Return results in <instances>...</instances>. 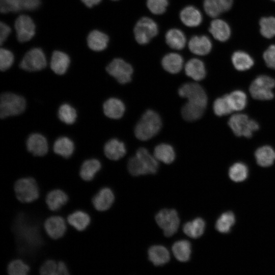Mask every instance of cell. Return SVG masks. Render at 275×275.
Returning <instances> with one entry per match:
<instances>
[{
    "label": "cell",
    "mask_w": 275,
    "mask_h": 275,
    "mask_svg": "<svg viewBox=\"0 0 275 275\" xmlns=\"http://www.w3.org/2000/svg\"><path fill=\"white\" fill-rule=\"evenodd\" d=\"M228 125L237 136L250 138L254 131L259 129L258 123L243 114H236L229 119Z\"/></svg>",
    "instance_id": "cell-6"
},
{
    "label": "cell",
    "mask_w": 275,
    "mask_h": 275,
    "mask_svg": "<svg viewBox=\"0 0 275 275\" xmlns=\"http://www.w3.org/2000/svg\"><path fill=\"white\" fill-rule=\"evenodd\" d=\"M274 87V79L267 75H261L253 81L249 90L253 98L260 100H268L273 98L272 89Z\"/></svg>",
    "instance_id": "cell-7"
},
{
    "label": "cell",
    "mask_w": 275,
    "mask_h": 275,
    "mask_svg": "<svg viewBox=\"0 0 275 275\" xmlns=\"http://www.w3.org/2000/svg\"><path fill=\"white\" fill-rule=\"evenodd\" d=\"M209 31L215 39L221 42L228 40L231 36L229 24L220 19H215L211 21Z\"/></svg>",
    "instance_id": "cell-21"
},
{
    "label": "cell",
    "mask_w": 275,
    "mask_h": 275,
    "mask_svg": "<svg viewBox=\"0 0 275 275\" xmlns=\"http://www.w3.org/2000/svg\"><path fill=\"white\" fill-rule=\"evenodd\" d=\"M179 17L182 23L189 28L199 26L203 20L201 12L191 5L184 7L180 12Z\"/></svg>",
    "instance_id": "cell-20"
},
{
    "label": "cell",
    "mask_w": 275,
    "mask_h": 275,
    "mask_svg": "<svg viewBox=\"0 0 275 275\" xmlns=\"http://www.w3.org/2000/svg\"><path fill=\"white\" fill-rule=\"evenodd\" d=\"M24 98L12 93H4L0 99V117L5 119L23 113L25 108Z\"/></svg>",
    "instance_id": "cell-4"
},
{
    "label": "cell",
    "mask_w": 275,
    "mask_h": 275,
    "mask_svg": "<svg viewBox=\"0 0 275 275\" xmlns=\"http://www.w3.org/2000/svg\"><path fill=\"white\" fill-rule=\"evenodd\" d=\"M228 96L233 111H240L245 107L247 97L243 91L236 90L228 94Z\"/></svg>",
    "instance_id": "cell-40"
},
{
    "label": "cell",
    "mask_w": 275,
    "mask_h": 275,
    "mask_svg": "<svg viewBox=\"0 0 275 275\" xmlns=\"http://www.w3.org/2000/svg\"><path fill=\"white\" fill-rule=\"evenodd\" d=\"M165 41L170 48L175 50H181L185 46L186 38L181 30L172 28L166 32Z\"/></svg>",
    "instance_id": "cell-27"
},
{
    "label": "cell",
    "mask_w": 275,
    "mask_h": 275,
    "mask_svg": "<svg viewBox=\"0 0 275 275\" xmlns=\"http://www.w3.org/2000/svg\"><path fill=\"white\" fill-rule=\"evenodd\" d=\"M271 1H273V2H275V0H271Z\"/></svg>",
    "instance_id": "cell-57"
},
{
    "label": "cell",
    "mask_w": 275,
    "mask_h": 275,
    "mask_svg": "<svg viewBox=\"0 0 275 275\" xmlns=\"http://www.w3.org/2000/svg\"><path fill=\"white\" fill-rule=\"evenodd\" d=\"M154 156L157 160L166 164H170L174 160L175 153L171 145L162 143L155 147Z\"/></svg>",
    "instance_id": "cell-34"
},
{
    "label": "cell",
    "mask_w": 275,
    "mask_h": 275,
    "mask_svg": "<svg viewBox=\"0 0 275 275\" xmlns=\"http://www.w3.org/2000/svg\"><path fill=\"white\" fill-rule=\"evenodd\" d=\"M148 254L149 260L155 266L164 265L170 259L169 252L163 246H152L149 249Z\"/></svg>",
    "instance_id": "cell-30"
},
{
    "label": "cell",
    "mask_w": 275,
    "mask_h": 275,
    "mask_svg": "<svg viewBox=\"0 0 275 275\" xmlns=\"http://www.w3.org/2000/svg\"><path fill=\"white\" fill-rule=\"evenodd\" d=\"M0 10L2 13L18 12L11 0H0Z\"/></svg>",
    "instance_id": "cell-49"
},
{
    "label": "cell",
    "mask_w": 275,
    "mask_h": 275,
    "mask_svg": "<svg viewBox=\"0 0 275 275\" xmlns=\"http://www.w3.org/2000/svg\"><path fill=\"white\" fill-rule=\"evenodd\" d=\"M161 63L166 71L172 74H176L183 68V59L177 53L170 52L164 56Z\"/></svg>",
    "instance_id": "cell-26"
},
{
    "label": "cell",
    "mask_w": 275,
    "mask_h": 275,
    "mask_svg": "<svg viewBox=\"0 0 275 275\" xmlns=\"http://www.w3.org/2000/svg\"><path fill=\"white\" fill-rule=\"evenodd\" d=\"M14 189L16 198L22 203L33 202L40 196L39 185L32 177L19 178L14 184Z\"/></svg>",
    "instance_id": "cell-3"
},
{
    "label": "cell",
    "mask_w": 275,
    "mask_h": 275,
    "mask_svg": "<svg viewBox=\"0 0 275 275\" xmlns=\"http://www.w3.org/2000/svg\"><path fill=\"white\" fill-rule=\"evenodd\" d=\"M39 275H58V261L52 259L44 261L39 268Z\"/></svg>",
    "instance_id": "cell-45"
},
{
    "label": "cell",
    "mask_w": 275,
    "mask_h": 275,
    "mask_svg": "<svg viewBox=\"0 0 275 275\" xmlns=\"http://www.w3.org/2000/svg\"><path fill=\"white\" fill-rule=\"evenodd\" d=\"M222 13L229 11L232 7L233 0H215Z\"/></svg>",
    "instance_id": "cell-52"
},
{
    "label": "cell",
    "mask_w": 275,
    "mask_h": 275,
    "mask_svg": "<svg viewBox=\"0 0 275 275\" xmlns=\"http://www.w3.org/2000/svg\"><path fill=\"white\" fill-rule=\"evenodd\" d=\"M133 34L136 42L142 45L149 43L158 33L156 22L148 17L139 19L133 28Z\"/></svg>",
    "instance_id": "cell-5"
},
{
    "label": "cell",
    "mask_w": 275,
    "mask_h": 275,
    "mask_svg": "<svg viewBox=\"0 0 275 275\" xmlns=\"http://www.w3.org/2000/svg\"><path fill=\"white\" fill-rule=\"evenodd\" d=\"M101 169L102 164L99 159L94 158L87 159L80 165L79 176L84 181H91Z\"/></svg>",
    "instance_id": "cell-19"
},
{
    "label": "cell",
    "mask_w": 275,
    "mask_h": 275,
    "mask_svg": "<svg viewBox=\"0 0 275 275\" xmlns=\"http://www.w3.org/2000/svg\"><path fill=\"white\" fill-rule=\"evenodd\" d=\"M126 150L124 144L116 139L109 140L104 147L105 156L112 160H118L126 154Z\"/></svg>",
    "instance_id": "cell-22"
},
{
    "label": "cell",
    "mask_w": 275,
    "mask_h": 275,
    "mask_svg": "<svg viewBox=\"0 0 275 275\" xmlns=\"http://www.w3.org/2000/svg\"><path fill=\"white\" fill-rule=\"evenodd\" d=\"M249 170L248 167L243 163L236 162L229 169V176L233 181L238 182L245 180L248 177Z\"/></svg>",
    "instance_id": "cell-39"
},
{
    "label": "cell",
    "mask_w": 275,
    "mask_h": 275,
    "mask_svg": "<svg viewBox=\"0 0 275 275\" xmlns=\"http://www.w3.org/2000/svg\"><path fill=\"white\" fill-rule=\"evenodd\" d=\"M11 28L6 23L1 22L0 23V44L2 45L6 40L10 33Z\"/></svg>",
    "instance_id": "cell-51"
},
{
    "label": "cell",
    "mask_w": 275,
    "mask_h": 275,
    "mask_svg": "<svg viewBox=\"0 0 275 275\" xmlns=\"http://www.w3.org/2000/svg\"><path fill=\"white\" fill-rule=\"evenodd\" d=\"M180 96L186 98L188 101L204 106L207 104V96L203 87L197 83H185L178 90Z\"/></svg>",
    "instance_id": "cell-12"
},
{
    "label": "cell",
    "mask_w": 275,
    "mask_h": 275,
    "mask_svg": "<svg viewBox=\"0 0 275 275\" xmlns=\"http://www.w3.org/2000/svg\"><path fill=\"white\" fill-rule=\"evenodd\" d=\"M255 156L258 165L262 167H268L274 162L275 151L269 146H263L256 151Z\"/></svg>",
    "instance_id": "cell-32"
},
{
    "label": "cell",
    "mask_w": 275,
    "mask_h": 275,
    "mask_svg": "<svg viewBox=\"0 0 275 275\" xmlns=\"http://www.w3.org/2000/svg\"><path fill=\"white\" fill-rule=\"evenodd\" d=\"M233 65L238 71H245L251 68L254 62L251 56L245 51L238 50L234 52L231 58Z\"/></svg>",
    "instance_id": "cell-33"
},
{
    "label": "cell",
    "mask_w": 275,
    "mask_h": 275,
    "mask_svg": "<svg viewBox=\"0 0 275 275\" xmlns=\"http://www.w3.org/2000/svg\"><path fill=\"white\" fill-rule=\"evenodd\" d=\"M206 107L203 105L188 101L182 107L181 115L186 121H196L203 116Z\"/></svg>",
    "instance_id": "cell-31"
},
{
    "label": "cell",
    "mask_w": 275,
    "mask_h": 275,
    "mask_svg": "<svg viewBox=\"0 0 275 275\" xmlns=\"http://www.w3.org/2000/svg\"><path fill=\"white\" fill-rule=\"evenodd\" d=\"M106 70L121 84L130 82L133 72L131 65L120 58L113 59L106 66Z\"/></svg>",
    "instance_id": "cell-9"
},
{
    "label": "cell",
    "mask_w": 275,
    "mask_h": 275,
    "mask_svg": "<svg viewBox=\"0 0 275 275\" xmlns=\"http://www.w3.org/2000/svg\"><path fill=\"white\" fill-rule=\"evenodd\" d=\"M188 47L189 51L195 54L205 56L211 51L212 44L208 36L195 35L189 40Z\"/></svg>",
    "instance_id": "cell-18"
},
{
    "label": "cell",
    "mask_w": 275,
    "mask_h": 275,
    "mask_svg": "<svg viewBox=\"0 0 275 275\" xmlns=\"http://www.w3.org/2000/svg\"><path fill=\"white\" fill-rule=\"evenodd\" d=\"M213 107L215 114L218 116L227 115L233 111L228 94L217 98L213 103Z\"/></svg>",
    "instance_id": "cell-42"
},
{
    "label": "cell",
    "mask_w": 275,
    "mask_h": 275,
    "mask_svg": "<svg viewBox=\"0 0 275 275\" xmlns=\"http://www.w3.org/2000/svg\"><path fill=\"white\" fill-rule=\"evenodd\" d=\"M235 222L234 213L228 211L223 213L217 219L215 228L219 232L226 233L229 232Z\"/></svg>",
    "instance_id": "cell-38"
},
{
    "label": "cell",
    "mask_w": 275,
    "mask_h": 275,
    "mask_svg": "<svg viewBox=\"0 0 275 275\" xmlns=\"http://www.w3.org/2000/svg\"><path fill=\"white\" fill-rule=\"evenodd\" d=\"M155 220L167 237L172 236L178 230L180 220L175 210L163 209L160 211L156 215Z\"/></svg>",
    "instance_id": "cell-8"
},
{
    "label": "cell",
    "mask_w": 275,
    "mask_h": 275,
    "mask_svg": "<svg viewBox=\"0 0 275 275\" xmlns=\"http://www.w3.org/2000/svg\"><path fill=\"white\" fill-rule=\"evenodd\" d=\"M115 201L113 189L105 186L100 188L92 199V203L95 209L98 212H105L111 209Z\"/></svg>",
    "instance_id": "cell-13"
},
{
    "label": "cell",
    "mask_w": 275,
    "mask_h": 275,
    "mask_svg": "<svg viewBox=\"0 0 275 275\" xmlns=\"http://www.w3.org/2000/svg\"><path fill=\"white\" fill-rule=\"evenodd\" d=\"M7 271L8 275H29L31 267L22 259L16 258L9 262Z\"/></svg>",
    "instance_id": "cell-36"
},
{
    "label": "cell",
    "mask_w": 275,
    "mask_h": 275,
    "mask_svg": "<svg viewBox=\"0 0 275 275\" xmlns=\"http://www.w3.org/2000/svg\"><path fill=\"white\" fill-rule=\"evenodd\" d=\"M263 57L266 66L275 70V44L270 45L264 51Z\"/></svg>",
    "instance_id": "cell-48"
},
{
    "label": "cell",
    "mask_w": 275,
    "mask_h": 275,
    "mask_svg": "<svg viewBox=\"0 0 275 275\" xmlns=\"http://www.w3.org/2000/svg\"><path fill=\"white\" fill-rule=\"evenodd\" d=\"M127 168L133 176L155 174L158 168V162L147 149L142 147L129 159Z\"/></svg>",
    "instance_id": "cell-1"
},
{
    "label": "cell",
    "mask_w": 275,
    "mask_h": 275,
    "mask_svg": "<svg viewBox=\"0 0 275 275\" xmlns=\"http://www.w3.org/2000/svg\"><path fill=\"white\" fill-rule=\"evenodd\" d=\"M66 218L61 215L53 214L44 222L43 228L47 236L52 239H58L64 236L68 228Z\"/></svg>",
    "instance_id": "cell-10"
},
{
    "label": "cell",
    "mask_w": 275,
    "mask_h": 275,
    "mask_svg": "<svg viewBox=\"0 0 275 275\" xmlns=\"http://www.w3.org/2000/svg\"><path fill=\"white\" fill-rule=\"evenodd\" d=\"M169 0H146V6L149 11L155 15H161L167 10Z\"/></svg>",
    "instance_id": "cell-44"
},
{
    "label": "cell",
    "mask_w": 275,
    "mask_h": 275,
    "mask_svg": "<svg viewBox=\"0 0 275 275\" xmlns=\"http://www.w3.org/2000/svg\"><path fill=\"white\" fill-rule=\"evenodd\" d=\"M108 41V36L98 30L92 31L87 37V44L89 47L96 51H100L105 49L107 46Z\"/></svg>",
    "instance_id": "cell-28"
},
{
    "label": "cell",
    "mask_w": 275,
    "mask_h": 275,
    "mask_svg": "<svg viewBox=\"0 0 275 275\" xmlns=\"http://www.w3.org/2000/svg\"><path fill=\"white\" fill-rule=\"evenodd\" d=\"M70 62V58L66 53L56 50L51 56L50 68L56 74L62 75L67 71Z\"/></svg>",
    "instance_id": "cell-25"
},
{
    "label": "cell",
    "mask_w": 275,
    "mask_h": 275,
    "mask_svg": "<svg viewBox=\"0 0 275 275\" xmlns=\"http://www.w3.org/2000/svg\"><path fill=\"white\" fill-rule=\"evenodd\" d=\"M66 218L68 225L79 232L86 230L91 222L89 213L82 209L73 211Z\"/></svg>",
    "instance_id": "cell-17"
},
{
    "label": "cell",
    "mask_w": 275,
    "mask_h": 275,
    "mask_svg": "<svg viewBox=\"0 0 275 275\" xmlns=\"http://www.w3.org/2000/svg\"><path fill=\"white\" fill-rule=\"evenodd\" d=\"M184 70L187 76L196 81L203 79L206 74L204 63L197 58L188 60L185 65Z\"/></svg>",
    "instance_id": "cell-23"
},
{
    "label": "cell",
    "mask_w": 275,
    "mask_h": 275,
    "mask_svg": "<svg viewBox=\"0 0 275 275\" xmlns=\"http://www.w3.org/2000/svg\"><path fill=\"white\" fill-rule=\"evenodd\" d=\"M41 5V0H23L22 5V10L34 11L37 10Z\"/></svg>",
    "instance_id": "cell-50"
},
{
    "label": "cell",
    "mask_w": 275,
    "mask_h": 275,
    "mask_svg": "<svg viewBox=\"0 0 275 275\" xmlns=\"http://www.w3.org/2000/svg\"><path fill=\"white\" fill-rule=\"evenodd\" d=\"M74 150V143L71 140L66 136L58 138L53 145L54 152L64 159H69L72 155Z\"/></svg>",
    "instance_id": "cell-29"
},
{
    "label": "cell",
    "mask_w": 275,
    "mask_h": 275,
    "mask_svg": "<svg viewBox=\"0 0 275 275\" xmlns=\"http://www.w3.org/2000/svg\"><path fill=\"white\" fill-rule=\"evenodd\" d=\"M58 275H70L68 266L64 261H58Z\"/></svg>",
    "instance_id": "cell-53"
},
{
    "label": "cell",
    "mask_w": 275,
    "mask_h": 275,
    "mask_svg": "<svg viewBox=\"0 0 275 275\" xmlns=\"http://www.w3.org/2000/svg\"><path fill=\"white\" fill-rule=\"evenodd\" d=\"M172 252L175 257L180 262H186L190 259L191 244L187 240L176 242L172 246Z\"/></svg>",
    "instance_id": "cell-37"
},
{
    "label": "cell",
    "mask_w": 275,
    "mask_h": 275,
    "mask_svg": "<svg viewBox=\"0 0 275 275\" xmlns=\"http://www.w3.org/2000/svg\"><path fill=\"white\" fill-rule=\"evenodd\" d=\"M17 40L20 42L30 40L35 33V25L32 18L28 15L18 16L14 24Z\"/></svg>",
    "instance_id": "cell-14"
},
{
    "label": "cell",
    "mask_w": 275,
    "mask_h": 275,
    "mask_svg": "<svg viewBox=\"0 0 275 275\" xmlns=\"http://www.w3.org/2000/svg\"><path fill=\"white\" fill-rule=\"evenodd\" d=\"M260 31L265 38L270 39L275 36V17H264L259 21Z\"/></svg>",
    "instance_id": "cell-43"
},
{
    "label": "cell",
    "mask_w": 275,
    "mask_h": 275,
    "mask_svg": "<svg viewBox=\"0 0 275 275\" xmlns=\"http://www.w3.org/2000/svg\"><path fill=\"white\" fill-rule=\"evenodd\" d=\"M161 125L159 115L153 110L148 109L143 114L136 124L135 135L140 140H149L159 132Z\"/></svg>",
    "instance_id": "cell-2"
},
{
    "label": "cell",
    "mask_w": 275,
    "mask_h": 275,
    "mask_svg": "<svg viewBox=\"0 0 275 275\" xmlns=\"http://www.w3.org/2000/svg\"><path fill=\"white\" fill-rule=\"evenodd\" d=\"M203 8L207 15L210 17H217L222 13L215 0H204Z\"/></svg>",
    "instance_id": "cell-47"
},
{
    "label": "cell",
    "mask_w": 275,
    "mask_h": 275,
    "mask_svg": "<svg viewBox=\"0 0 275 275\" xmlns=\"http://www.w3.org/2000/svg\"><path fill=\"white\" fill-rule=\"evenodd\" d=\"M47 65L45 56L41 48H34L28 51L20 63V67L27 71H37Z\"/></svg>",
    "instance_id": "cell-11"
},
{
    "label": "cell",
    "mask_w": 275,
    "mask_h": 275,
    "mask_svg": "<svg viewBox=\"0 0 275 275\" xmlns=\"http://www.w3.org/2000/svg\"><path fill=\"white\" fill-rule=\"evenodd\" d=\"M11 1L15 6L18 11L22 10L21 5L23 0H11Z\"/></svg>",
    "instance_id": "cell-55"
},
{
    "label": "cell",
    "mask_w": 275,
    "mask_h": 275,
    "mask_svg": "<svg viewBox=\"0 0 275 275\" xmlns=\"http://www.w3.org/2000/svg\"><path fill=\"white\" fill-rule=\"evenodd\" d=\"M14 56L10 50L2 48L0 49V69L4 71L12 65Z\"/></svg>",
    "instance_id": "cell-46"
},
{
    "label": "cell",
    "mask_w": 275,
    "mask_h": 275,
    "mask_svg": "<svg viewBox=\"0 0 275 275\" xmlns=\"http://www.w3.org/2000/svg\"><path fill=\"white\" fill-rule=\"evenodd\" d=\"M88 7L91 8L94 5L98 4L101 0H81Z\"/></svg>",
    "instance_id": "cell-54"
},
{
    "label": "cell",
    "mask_w": 275,
    "mask_h": 275,
    "mask_svg": "<svg viewBox=\"0 0 275 275\" xmlns=\"http://www.w3.org/2000/svg\"><path fill=\"white\" fill-rule=\"evenodd\" d=\"M205 227L204 221L201 218H197L185 224L183 227V231L189 237L197 238L202 235Z\"/></svg>",
    "instance_id": "cell-35"
},
{
    "label": "cell",
    "mask_w": 275,
    "mask_h": 275,
    "mask_svg": "<svg viewBox=\"0 0 275 275\" xmlns=\"http://www.w3.org/2000/svg\"><path fill=\"white\" fill-rule=\"evenodd\" d=\"M103 109L104 114L107 117L118 119L123 116L125 107L121 100L116 98H111L104 102Z\"/></svg>",
    "instance_id": "cell-24"
},
{
    "label": "cell",
    "mask_w": 275,
    "mask_h": 275,
    "mask_svg": "<svg viewBox=\"0 0 275 275\" xmlns=\"http://www.w3.org/2000/svg\"><path fill=\"white\" fill-rule=\"evenodd\" d=\"M69 196L63 189H53L46 194L45 203L48 209L53 213L58 212L69 201Z\"/></svg>",
    "instance_id": "cell-15"
},
{
    "label": "cell",
    "mask_w": 275,
    "mask_h": 275,
    "mask_svg": "<svg viewBox=\"0 0 275 275\" xmlns=\"http://www.w3.org/2000/svg\"><path fill=\"white\" fill-rule=\"evenodd\" d=\"M112 1H118V0H112Z\"/></svg>",
    "instance_id": "cell-56"
},
{
    "label": "cell",
    "mask_w": 275,
    "mask_h": 275,
    "mask_svg": "<svg viewBox=\"0 0 275 275\" xmlns=\"http://www.w3.org/2000/svg\"><path fill=\"white\" fill-rule=\"evenodd\" d=\"M28 151L36 157H42L48 152V143L46 138L39 133L31 134L26 141Z\"/></svg>",
    "instance_id": "cell-16"
},
{
    "label": "cell",
    "mask_w": 275,
    "mask_h": 275,
    "mask_svg": "<svg viewBox=\"0 0 275 275\" xmlns=\"http://www.w3.org/2000/svg\"><path fill=\"white\" fill-rule=\"evenodd\" d=\"M58 115L59 119L66 124H73L77 118L75 108L67 103L63 104L60 106Z\"/></svg>",
    "instance_id": "cell-41"
}]
</instances>
